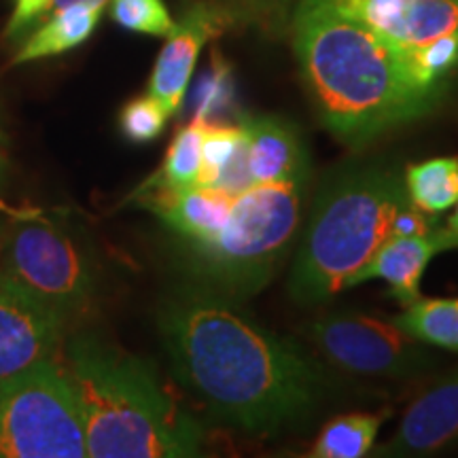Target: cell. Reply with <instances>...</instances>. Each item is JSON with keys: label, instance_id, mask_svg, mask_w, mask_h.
I'll use <instances>...</instances> for the list:
<instances>
[{"label": "cell", "instance_id": "cell-1", "mask_svg": "<svg viewBox=\"0 0 458 458\" xmlns=\"http://www.w3.org/2000/svg\"><path fill=\"white\" fill-rule=\"evenodd\" d=\"M157 323L181 385L229 428L255 437L293 431L329 399L318 360L204 286L172 295Z\"/></svg>", "mask_w": 458, "mask_h": 458}, {"label": "cell", "instance_id": "cell-2", "mask_svg": "<svg viewBox=\"0 0 458 458\" xmlns=\"http://www.w3.org/2000/svg\"><path fill=\"white\" fill-rule=\"evenodd\" d=\"M293 47L320 123L359 148L437 106L444 91L428 88L397 49L331 0H297Z\"/></svg>", "mask_w": 458, "mask_h": 458}, {"label": "cell", "instance_id": "cell-3", "mask_svg": "<svg viewBox=\"0 0 458 458\" xmlns=\"http://www.w3.org/2000/svg\"><path fill=\"white\" fill-rule=\"evenodd\" d=\"M64 368L81 410L91 458L198 456L204 427L176 403L156 369L94 335L66 346Z\"/></svg>", "mask_w": 458, "mask_h": 458}, {"label": "cell", "instance_id": "cell-4", "mask_svg": "<svg viewBox=\"0 0 458 458\" xmlns=\"http://www.w3.org/2000/svg\"><path fill=\"white\" fill-rule=\"evenodd\" d=\"M410 204L403 172L388 159H354L325 176L289 276L291 300L318 306L346 289Z\"/></svg>", "mask_w": 458, "mask_h": 458}, {"label": "cell", "instance_id": "cell-5", "mask_svg": "<svg viewBox=\"0 0 458 458\" xmlns=\"http://www.w3.org/2000/svg\"><path fill=\"white\" fill-rule=\"evenodd\" d=\"M306 185L253 182L240 191L227 225L208 242L187 244L196 284L233 303L266 289L300 229Z\"/></svg>", "mask_w": 458, "mask_h": 458}, {"label": "cell", "instance_id": "cell-6", "mask_svg": "<svg viewBox=\"0 0 458 458\" xmlns=\"http://www.w3.org/2000/svg\"><path fill=\"white\" fill-rule=\"evenodd\" d=\"M88 456L68 371L54 357L0 382V458Z\"/></svg>", "mask_w": 458, "mask_h": 458}, {"label": "cell", "instance_id": "cell-7", "mask_svg": "<svg viewBox=\"0 0 458 458\" xmlns=\"http://www.w3.org/2000/svg\"><path fill=\"white\" fill-rule=\"evenodd\" d=\"M0 278L51 312L71 320L96 295L88 249L64 227L45 219L15 223L0 244Z\"/></svg>", "mask_w": 458, "mask_h": 458}, {"label": "cell", "instance_id": "cell-8", "mask_svg": "<svg viewBox=\"0 0 458 458\" xmlns=\"http://www.w3.org/2000/svg\"><path fill=\"white\" fill-rule=\"evenodd\" d=\"M306 335L331 365L369 377H416L431 368V357L416 337L394 320L335 312L312 320Z\"/></svg>", "mask_w": 458, "mask_h": 458}, {"label": "cell", "instance_id": "cell-9", "mask_svg": "<svg viewBox=\"0 0 458 458\" xmlns=\"http://www.w3.org/2000/svg\"><path fill=\"white\" fill-rule=\"evenodd\" d=\"M331 4L408 60L444 37H458V0H331Z\"/></svg>", "mask_w": 458, "mask_h": 458}, {"label": "cell", "instance_id": "cell-10", "mask_svg": "<svg viewBox=\"0 0 458 458\" xmlns=\"http://www.w3.org/2000/svg\"><path fill=\"white\" fill-rule=\"evenodd\" d=\"M227 24H232V17L210 0H191L182 7L181 17L165 34V45L159 51L147 91L164 106L168 117L182 105L204 45L219 37Z\"/></svg>", "mask_w": 458, "mask_h": 458}, {"label": "cell", "instance_id": "cell-11", "mask_svg": "<svg viewBox=\"0 0 458 458\" xmlns=\"http://www.w3.org/2000/svg\"><path fill=\"white\" fill-rule=\"evenodd\" d=\"M66 320L0 278V382L54 357Z\"/></svg>", "mask_w": 458, "mask_h": 458}, {"label": "cell", "instance_id": "cell-12", "mask_svg": "<svg viewBox=\"0 0 458 458\" xmlns=\"http://www.w3.org/2000/svg\"><path fill=\"white\" fill-rule=\"evenodd\" d=\"M458 442V369L427 388L403 411L397 433L374 456H428Z\"/></svg>", "mask_w": 458, "mask_h": 458}, {"label": "cell", "instance_id": "cell-13", "mask_svg": "<svg viewBox=\"0 0 458 458\" xmlns=\"http://www.w3.org/2000/svg\"><path fill=\"white\" fill-rule=\"evenodd\" d=\"M458 249V233L445 229H431L422 236H391L360 270L348 278L346 289L380 278L391 286V295L401 306L420 300V280L435 255Z\"/></svg>", "mask_w": 458, "mask_h": 458}, {"label": "cell", "instance_id": "cell-14", "mask_svg": "<svg viewBox=\"0 0 458 458\" xmlns=\"http://www.w3.org/2000/svg\"><path fill=\"white\" fill-rule=\"evenodd\" d=\"M246 136L250 182L310 181V153L300 130L283 117L261 114L240 122Z\"/></svg>", "mask_w": 458, "mask_h": 458}, {"label": "cell", "instance_id": "cell-15", "mask_svg": "<svg viewBox=\"0 0 458 458\" xmlns=\"http://www.w3.org/2000/svg\"><path fill=\"white\" fill-rule=\"evenodd\" d=\"M140 202L156 213L185 244H202L213 240L232 216L236 196L216 187L140 189Z\"/></svg>", "mask_w": 458, "mask_h": 458}, {"label": "cell", "instance_id": "cell-16", "mask_svg": "<svg viewBox=\"0 0 458 458\" xmlns=\"http://www.w3.org/2000/svg\"><path fill=\"white\" fill-rule=\"evenodd\" d=\"M102 9L105 4L100 3H72L51 11L49 20H45L37 30L28 34L13 57V64L60 55L83 45L98 26Z\"/></svg>", "mask_w": 458, "mask_h": 458}, {"label": "cell", "instance_id": "cell-17", "mask_svg": "<svg viewBox=\"0 0 458 458\" xmlns=\"http://www.w3.org/2000/svg\"><path fill=\"white\" fill-rule=\"evenodd\" d=\"M198 185L225 189L232 196H238L246 187L253 185L246 168V136L242 125L206 122Z\"/></svg>", "mask_w": 458, "mask_h": 458}, {"label": "cell", "instance_id": "cell-18", "mask_svg": "<svg viewBox=\"0 0 458 458\" xmlns=\"http://www.w3.org/2000/svg\"><path fill=\"white\" fill-rule=\"evenodd\" d=\"M411 204L439 215L458 202V157H435L408 165L403 172Z\"/></svg>", "mask_w": 458, "mask_h": 458}, {"label": "cell", "instance_id": "cell-19", "mask_svg": "<svg viewBox=\"0 0 458 458\" xmlns=\"http://www.w3.org/2000/svg\"><path fill=\"white\" fill-rule=\"evenodd\" d=\"M382 414H346L329 420L314 439L310 456L314 458H360L374 448L377 433L385 422Z\"/></svg>", "mask_w": 458, "mask_h": 458}, {"label": "cell", "instance_id": "cell-20", "mask_svg": "<svg viewBox=\"0 0 458 458\" xmlns=\"http://www.w3.org/2000/svg\"><path fill=\"white\" fill-rule=\"evenodd\" d=\"M418 342L458 352V300H416L393 318Z\"/></svg>", "mask_w": 458, "mask_h": 458}, {"label": "cell", "instance_id": "cell-21", "mask_svg": "<svg viewBox=\"0 0 458 458\" xmlns=\"http://www.w3.org/2000/svg\"><path fill=\"white\" fill-rule=\"evenodd\" d=\"M206 119L198 117L179 130L165 153L162 168L148 179L142 189H182L198 185L202 168V139Z\"/></svg>", "mask_w": 458, "mask_h": 458}, {"label": "cell", "instance_id": "cell-22", "mask_svg": "<svg viewBox=\"0 0 458 458\" xmlns=\"http://www.w3.org/2000/svg\"><path fill=\"white\" fill-rule=\"evenodd\" d=\"M111 15L125 30L165 37L174 26L164 0H108Z\"/></svg>", "mask_w": 458, "mask_h": 458}, {"label": "cell", "instance_id": "cell-23", "mask_svg": "<svg viewBox=\"0 0 458 458\" xmlns=\"http://www.w3.org/2000/svg\"><path fill=\"white\" fill-rule=\"evenodd\" d=\"M165 122H168V113L148 94L128 102L119 114L123 136L131 142H139V145L156 140L164 131Z\"/></svg>", "mask_w": 458, "mask_h": 458}, {"label": "cell", "instance_id": "cell-24", "mask_svg": "<svg viewBox=\"0 0 458 458\" xmlns=\"http://www.w3.org/2000/svg\"><path fill=\"white\" fill-rule=\"evenodd\" d=\"M225 11L232 21L244 20L253 24L280 28L289 17H293L297 0H210Z\"/></svg>", "mask_w": 458, "mask_h": 458}, {"label": "cell", "instance_id": "cell-25", "mask_svg": "<svg viewBox=\"0 0 458 458\" xmlns=\"http://www.w3.org/2000/svg\"><path fill=\"white\" fill-rule=\"evenodd\" d=\"M51 9H54V0H13V11H11L4 37L9 41H21L45 15L51 13Z\"/></svg>", "mask_w": 458, "mask_h": 458}, {"label": "cell", "instance_id": "cell-26", "mask_svg": "<svg viewBox=\"0 0 458 458\" xmlns=\"http://www.w3.org/2000/svg\"><path fill=\"white\" fill-rule=\"evenodd\" d=\"M72 3H100V4H106L108 0H54V9H51V11L62 9V7H66V4H72Z\"/></svg>", "mask_w": 458, "mask_h": 458}, {"label": "cell", "instance_id": "cell-27", "mask_svg": "<svg viewBox=\"0 0 458 458\" xmlns=\"http://www.w3.org/2000/svg\"><path fill=\"white\" fill-rule=\"evenodd\" d=\"M448 227L452 229V232H456L458 233V202H456V213L450 216V221H448Z\"/></svg>", "mask_w": 458, "mask_h": 458}, {"label": "cell", "instance_id": "cell-28", "mask_svg": "<svg viewBox=\"0 0 458 458\" xmlns=\"http://www.w3.org/2000/svg\"><path fill=\"white\" fill-rule=\"evenodd\" d=\"M3 170H4V159L0 156V179H3Z\"/></svg>", "mask_w": 458, "mask_h": 458}, {"label": "cell", "instance_id": "cell-29", "mask_svg": "<svg viewBox=\"0 0 458 458\" xmlns=\"http://www.w3.org/2000/svg\"><path fill=\"white\" fill-rule=\"evenodd\" d=\"M0 244H3V238H0Z\"/></svg>", "mask_w": 458, "mask_h": 458}]
</instances>
